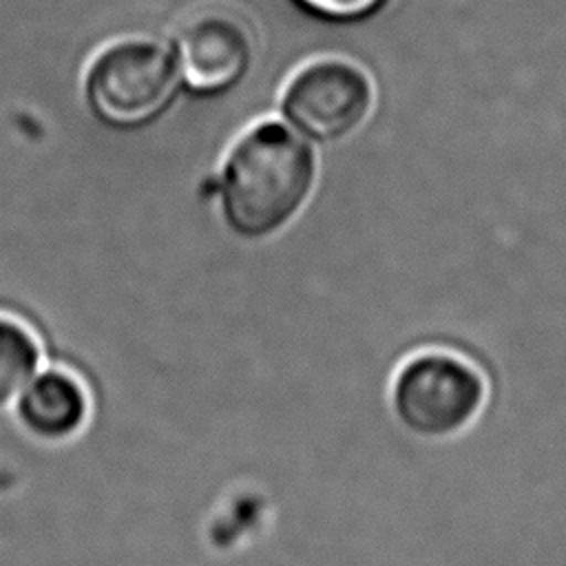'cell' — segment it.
I'll list each match as a JSON object with an SVG mask.
<instances>
[{
	"mask_svg": "<svg viewBox=\"0 0 566 566\" xmlns=\"http://www.w3.org/2000/svg\"><path fill=\"white\" fill-rule=\"evenodd\" d=\"M312 186L310 148L281 124L254 126L234 144L219 175V221L234 243L268 245L301 214Z\"/></svg>",
	"mask_w": 566,
	"mask_h": 566,
	"instance_id": "obj_1",
	"label": "cell"
},
{
	"mask_svg": "<svg viewBox=\"0 0 566 566\" xmlns=\"http://www.w3.org/2000/svg\"><path fill=\"white\" fill-rule=\"evenodd\" d=\"M486 391V380L471 360L447 349H424L407 356L394 371L389 407L409 436L447 440L473 424Z\"/></svg>",
	"mask_w": 566,
	"mask_h": 566,
	"instance_id": "obj_2",
	"label": "cell"
},
{
	"mask_svg": "<svg viewBox=\"0 0 566 566\" xmlns=\"http://www.w3.org/2000/svg\"><path fill=\"white\" fill-rule=\"evenodd\" d=\"M179 71L172 53L146 40L106 49L86 77V99L99 122L113 128H139L172 102Z\"/></svg>",
	"mask_w": 566,
	"mask_h": 566,
	"instance_id": "obj_3",
	"label": "cell"
},
{
	"mask_svg": "<svg viewBox=\"0 0 566 566\" xmlns=\"http://www.w3.org/2000/svg\"><path fill=\"white\" fill-rule=\"evenodd\" d=\"M285 115L305 135L332 142L354 130L369 108V84L349 64L318 62L301 71L283 99Z\"/></svg>",
	"mask_w": 566,
	"mask_h": 566,
	"instance_id": "obj_4",
	"label": "cell"
},
{
	"mask_svg": "<svg viewBox=\"0 0 566 566\" xmlns=\"http://www.w3.org/2000/svg\"><path fill=\"white\" fill-rule=\"evenodd\" d=\"M172 57L186 86L212 95L237 84L252 60L248 29L230 13H201L175 35Z\"/></svg>",
	"mask_w": 566,
	"mask_h": 566,
	"instance_id": "obj_5",
	"label": "cell"
},
{
	"mask_svg": "<svg viewBox=\"0 0 566 566\" xmlns=\"http://www.w3.org/2000/svg\"><path fill=\"white\" fill-rule=\"evenodd\" d=\"M93 411L84 380L64 365H46L15 396L9 416L33 442L60 447L77 440Z\"/></svg>",
	"mask_w": 566,
	"mask_h": 566,
	"instance_id": "obj_6",
	"label": "cell"
},
{
	"mask_svg": "<svg viewBox=\"0 0 566 566\" xmlns=\"http://www.w3.org/2000/svg\"><path fill=\"white\" fill-rule=\"evenodd\" d=\"M44 345L20 316L0 312V413H7L22 387L44 367Z\"/></svg>",
	"mask_w": 566,
	"mask_h": 566,
	"instance_id": "obj_7",
	"label": "cell"
},
{
	"mask_svg": "<svg viewBox=\"0 0 566 566\" xmlns=\"http://www.w3.org/2000/svg\"><path fill=\"white\" fill-rule=\"evenodd\" d=\"M303 9L327 20H358L374 13L385 0H296Z\"/></svg>",
	"mask_w": 566,
	"mask_h": 566,
	"instance_id": "obj_8",
	"label": "cell"
}]
</instances>
